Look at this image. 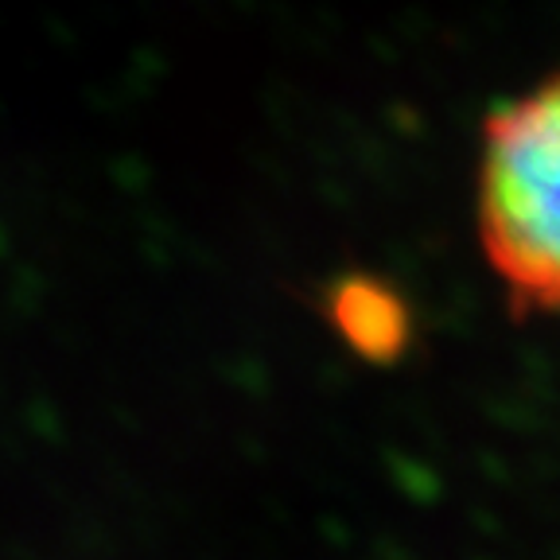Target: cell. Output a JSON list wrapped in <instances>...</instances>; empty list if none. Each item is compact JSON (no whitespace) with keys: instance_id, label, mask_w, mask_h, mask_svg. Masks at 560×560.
Listing matches in <instances>:
<instances>
[{"instance_id":"obj_1","label":"cell","mask_w":560,"mask_h":560,"mask_svg":"<svg viewBox=\"0 0 560 560\" xmlns=\"http://www.w3.org/2000/svg\"><path fill=\"white\" fill-rule=\"evenodd\" d=\"M475 214L510 304L560 315V70L487 117Z\"/></svg>"},{"instance_id":"obj_2","label":"cell","mask_w":560,"mask_h":560,"mask_svg":"<svg viewBox=\"0 0 560 560\" xmlns=\"http://www.w3.org/2000/svg\"><path fill=\"white\" fill-rule=\"evenodd\" d=\"M324 315L342 347L377 366L401 359L409 347V307L401 292L377 277H362V272L339 277L327 289Z\"/></svg>"}]
</instances>
